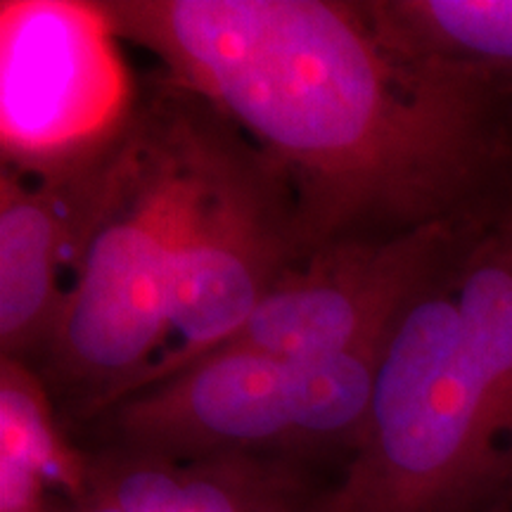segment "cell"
Returning <instances> with one entry per match:
<instances>
[{
	"instance_id": "obj_4",
	"label": "cell",
	"mask_w": 512,
	"mask_h": 512,
	"mask_svg": "<svg viewBox=\"0 0 512 512\" xmlns=\"http://www.w3.org/2000/svg\"><path fill=\"white\" fill-rule=\"evenodd\" d=\"M384 344L311 361L219 347L81 427L83 446L283 460L342 477L366 437Z\"/></svg>"
},
{
	"instance_id": "obj_3",
	"label": "cell",
	"mask_w": 512,
	"mask_h": 512,
	"mask_svg": "<svg viewBox=\"0 0 512 512\" xmlns=\"http://www.w3.org/2000/svg\"><path fill=\"white\" fill-rule=\"evenodd\" d=\"M463 238L396 318L366 437L323 512H482L512 477V425L460 318Z\"/></svg>"
},
{
	"instance_id": "obj_11",
	"label": "cell",
	"mask_w": 512,
	"mask_h": 512,
	"mask_svg": "<svg viewBox=\"0 0 512 512\" xmlns=\"http://www.w3.org/2000/svg\"><path fill=\"white\" fill-rule=\"evenodd\" d=\"M380 10L415 48L512 81V0H394Z\"/></svg>"
},
{
	"instance_id": "obj_5",
	"label": "cell",
	"mask_w": 512,
	"mask_h": 512,
	"mask_svg": "<svg viewBox=\"0 0 512 512\" xmlns=\"http://www.w3.org/2000/svg\"><path fill=\"white\" fill-rule=\"evenodd\" d=\"M197 102L200 174L178 242L171 304L178 347L166 351L136 392L226 344L266 294L299 266L285 185L247 138Z\"/></svg>"
},
{
	"instance_id": "obj_7",
	"label": "cell",
	"mask_w": 512,
	"mask_h": 512,
	"mask_svg": "<svg viewBox=\"0 0 512 512\" xmlns=\"http://www.w3.org/2000/svg\"><path fill=\"white\" fill-rule=\"evenodd\" d=\"M470 223H434L392 240L349 242L313 254L266 294L221 347L283 361L382 347L403 306Z\"/></svg>"
},
{
	"instance_id": "obj_6",
	"label": "cell",
	"mask_w": 512,
	"mask_h": 512,
	"mask_svg": "<svg viewBox=\"0 0 512 512\" xmlns=\"http://www.w3.org/2000/svg\"><path fill=\"white\" fill-rule=\"evenodd\" d=\"M119 38L98 3L3 0V164L50 174L105 150L131 121Z\"/></svg>"
},
{
	"instance_id": "obj_12",
	"label": "cell",
	"mask_w": 512,
	"mask_h": 512,
	"mask_svg": "<svg viewBox=\"0 0 512 512\" xmlns=\"http://www.w3.org/2000/svg\"><path fill=\"white\" fill-rule=\"evenodd\" d=\"M74 512H126V510H121L119 505L114 503V498L107 496L105 491L93 482L91 472H88L86 486H83V491L74 503Z\"/></svg>"
},
{
	"instance_id": "obj_2",
	"label": "cell",
	"mask_w": 512,
	"mask_h": 512,
	"mask_svg": "<svg viewBox=\"0 0 512 512\" xmlns=\"http://www.w3.org/2000/svg\"><path fill=\"white\" fill-rule=\"evenodd\" d=\"M200 174V102L174 95L133 112L105 150L43 382L64 425L86 427L162 361L176 254Z\"/></svg>"
},
{
	"instance_id": "obj_13",
	"label": "cell",
	"mask_w": 512,
	"mask_h": 512,
	"mask_svg": "<svg viewBox=\"0 0 512 512\" xmlns=\"http://www.w3.org/2000/svg\"><path fill=\"white\" fill-rule=\"evenodd\" d=\"M482 512H512V477L508 479V484L501 489V494H498L494 501L486 505Z\"/></svg>"
},
{
	"instance_id": "obj_1",
	"label": "cell",
	"mask_w": 512,
	"mask_h": 512,
	"mask_svg": "<svg viewBox=\"0 0 512 512\" xmlns=\"http://www.w3.org/2000/svg\"><path fill=\"white\" fill-rule=\"evenodd\" d=\"M285 185L299 264L470 223L512 195V81L415 48L380 3L107 0Z\"/></svg>"
},
{
	"instance_id": "obj_8",
	"label": "cell",
	"mask_w": 512,
	"mask_h": 512,
	"mask_svg": "<svg viewBox=\"0 0 512 512\" xmlns=\"http://www.w3.org/2000/svg\"><path fill=\"white\" fill-rule=\"evenodd\" d=\"M100 150L50 174L0 171V351L43 361L67 299L62 271L74 264L98 190Z\"/></svg>"
},
{
	"instance_id": "obj_9",
	"label": "cell",
	"mask_w": 512,
	"mask_h": 512,
	"mask_svg": "<svg viewBox=\"0 0 512 512\" xmlns=\"http://www.w3.org/2000/svg\"><path fill=\"white\" fill-rule=\"evenodd\" d=\"M83 448L93 482L126 512H323L339 482L330 472L283 460H178Z\"/></svg>"
},
{
	"instance_id": "obj_10",
	"label": "cell",
	"mask_w": 512,
	"mask_h": 512,
	"mask_svg": "<svg viewBox=\"0 0 512 512\" xmlns=\"http://www.w3.org/2000/svg\"><path fill=\"white\" fill-rule=\"evenodd\" d=\"M88 451L34 366L0 356V512H74Z\"/></svg>"
}]
</instances>
